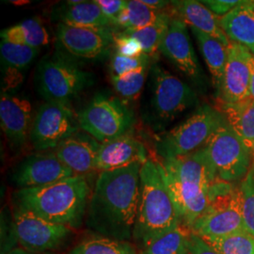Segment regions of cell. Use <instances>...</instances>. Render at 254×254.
I'll return each mask as SVG.
<instances>
[{
	"label": "cell",
	"mask_w": 254,
	"mask_h": 254,
	"mask_svg": "<svg viewBox=\"0 0 254 254\" xmlns=\"http://www.w3.org/2000/svg\"><path fill=\"white\" fill-rule=\"evenodd\" d=\"M37 88L47 102L70 105L92 83V74L63 54L45 58L38 66Z\"/></svg>",
	"instance_id": "obj_8"
},
{
	"label": "cell",
	"mask_w": 254,
	"mask_h": 254,
	"mask_svg": "<svg viewBox=\"0 0 254 254\" xmlns=\"http://www.w3.org/2000/svg\"><path fill=\"white\" fill-rule=\"evenodd\" d=\"M158 162L180 223L190 229L208 207L211 190L218 181L205 150Z\"/></svg>",
	"instance_id": "obj_2"
},
{
	"label": "cell",
	"mask_w": 254,
	"mask_h": 254,
	"mask_svg": "<svg viewBox=\"0 0 254 254\" xmlns=\"http://www.w3.org/2000/svg\"><path fill=\"white\" fill-rule=\"evenodd\" d=\"M171 6L173 7V15L183 20L188 26L217 39L224 46H229L231 44L221 28L220 18L200 1H172Z\"/></svg>",
	"instance_id": "obj_20"
},
{
	"label": "cell",
	"mask_w": 254,
	"mask_h": 254,
	"mask_svg": "<svg viewBox=\"0 0 254 254\" xmlns=\"http://www.w3.org/2000/svg\"><path fill=\"white\" fill-rule=\"evenodd\" d=\"M101 143L86 132H77L55 149V154L75 175L85 176L96 170Z\"/></svg>",
	"instance_id": "obj_18"
},
{
	"label": "cell",
	"mask_w": 254,
	"mask_h": 254,
	"mask_svg": "<svg viewBox=\"0 0 254 254\" xmlns=\"http://www.w3.org/2000/svg\"><path fill=\"white\" fill-rule=\"evenodd\" d=\"M57 37L66 52L77 59L101 60L109 53L115 36L110 27H81L59 24Z\"/></svg>",
	"instance_id": "obj_14"
},
{
	"label": "cell",
	"mask_w": 254,
	"mask_h": 254,
	"mask_svg": "<svg viewBox=\"0 0 254 254\" xmlns=\"http://www.w3.org/2000/svg\"><path fill=\"white\" fill-rule=\"evenodd\" d=\"M152 58L148 55L143 54L139 57L130 58L115 53L110 62L111 76H123L144 66H150Z\"/></svg>",
	"instance_id": "obj_34"
},
{
	"label": "cell",
	"mask_w": 254,
	"mask_h": 254,
	"mask_svg": "<svg viewBox=\"0 0 254 254\" xmlns=\"http://www.w3.org/2000/svg\"><path fill=\"white\" fill-rule=\"evenodd\" d=\"M172 17L173 15L171 13L164 10L154 24L136 30H124L123 33L135 38L142 47L143 54L148 55L153 59L159 53V48Z\"/></svg>",
	"instance_id": "obj_27"
},
{
	"label": "cell",
	"mask_w": 254,
	"mask_h": 254,
	"mask_svg": "<svg viewBox=\"0 0 254 254\" xmlns=\"http://www.w3.org/2000/svg\"><path fill=\"white\" fill-rule=\"evenodd\" d=\"M253 165H254V164H253Z\"/></svg>",
	"instance_id": "obj_42"
},
{
	"label": "cell",
	"mask_w": 254,
	"mask_h": 254,
	"mask_svg": "<svg viewBox=\"0 0 254 254\" xmlns=\"http://www.w3.org/2000/svg\"><path fill=\"white\" fill-rule=\"evenodd\" d=\"M141 163L101 172L88 205L89 227L99 236L133 238L140 194Z\"/></svg>",
	"instance_id": "obj_1"
},
{
	"label": "cell",
	"mask_w": 254,
	"mask_h": 254,
	"mask_svg": "<svg viewBox=\"0 0 254 254\" xmlns=\"http://www.w3.org/2000/svg\"><path fill=\"white\" fill-rule=\"evenodd\" d=\"M148 72H150L149 66H144L123 76H111V83L115 91L123 98L127 100H137L144 88Z\"/></svg>",
	"instance_id": "obj_32"
},
{
	"label": "cell",
	"mask_w": 254,
	"mask_h": 254,
	"mask_svg": "<svg viewBox=\"0 0 254 254\" xmlns=\"http://www.w3.org/2000/svg\"><path fill=\"white\" fill-rule=\"evenodd\" d=\"M190 230L201 237H220L246 230L239 184L217 182L211 190L208 207Z\"/></svg>",
	"instance_id": "obj_7"
},
{
	"label": "cell",
	"mask_w": 254,
	"mask_h": 254,
	"mask_svg": "<svg viewBox=\"0 0 254 254\" xmlns=\"http://www.w3.org/2000/svg\"><path fill=\"white\" fill-rule=\"evenodd\" d=\"M254 57L244 46L236 43L229 45L222 82L217 94L218 102L236 103L250 98Z\"/></svg>",
	"instance_id": "obj_16"
},
{
	"label": "cell",
	"mask_w": 254,
	"mask_h": 254,
	"mask_svg": "<svg viewBox=\"0 0 254 254\" xmlns=\"http://www.w3.org/2000/svg\"><path fill=\"white\" fill-rule=\"evenodd\" d=\"M201 238L220 254H254V236L246 230L220 237Z\"/></svg>",
	"instance_id": "obj_30"
},
{
	"label": "cell",
	"mask_w": 254,
	"mask_h": 254,
	"mask_svg": "<svg viewBox=\"0 0 254 254\" xmlns=\"http://www.w3.org/2000/svg\"><path fill=\"white\" fill-rule=\"evenodd\" d=\"M204 4L218 18L228 14L231 10L238 6L242 1L240 0H203L200 1Z\"/></svg>",
	"instance_id": "obj_37"
},
{
	"label": "cell",
	"mask_w": 254,
	"mask_h": 254,
	"mask_svg": "<svg viewBox=\"0 0 254 254\" xmlns=\"http://www.w3.org/2000/svg\"><path fill=\"white\" fill-rule=\"evenodd\" d=\"M250 98L254 99V57L253 62V71H252V77H251V86H250Z\"/></svg>",
	"instance_id": "obj_41"
},
{
	"label": "cell",
	"mask_w": 254,
	"mask_h": 254,
	"mask_svg": "<svg viewBox=\"0 0 254 254\" xmlns=\"http://www.w3.org/2000/svg\"><path fill=\"white\" fill-rule=\"evenodd\" d=\"M39 54V49L27 46L12 44L2 40L0 44L1 62L9 71L25 69Z\"/></svg>",
	"instance_id": "obj_31"
},
{
	"label": "cell",
	"mask_w": 254,
	"mask_h": 254,
	"mask_svg": "<svg viewBox=\"0 0 254 254\" xmlns=\"http://www.w3.org/2000/svg\"><path fill=\"white\" fill-rule=\"evenodd\" d=\"M69 254H137L136 249L127 241H120L103 236H94L82 240Z\"/></svg>",
	"instance_id": "obj_29"
},
{
	"label": "cell",
	"mask_w": 254,
	"mask_h": 254,
	"mask_svg": "<svg viewBox=\"0 0 254 254\" xmlns=\"http://www.w3.org/2000/svg\"><path fill=\"white\" fill-rule=\"evenodd\" d=\"M148 159L143 143L132 135L127 134L101 143L96 170L100 172L117 170L131 164L145 163Z\"/></svg>",
	"instance_id": "obj_19"
},
{
	"label": "cell",
	"mask_w": 254,
	"mask_h": 254,
	"mask_svg": "<svg viewBox=\"0 0 254 254\" xmlns=\"http://www.w3.org/2000/svg\"><path fill=\"white\" fill-rule=\"evenodd\" d=\"M13 234L21 248L34 253H53L68 241L72 228L50 222L16 204Z\"/></svg>",
	"instance_id": "obj_11"
},
{
	"label": "cell",
	"mask_w": 254,
	"mask_h": 254,
	"mask_svg": "<svg viewBox=\"0 0 254 254\" xmlns=\"http://www.w3.org/2000/svg\"><path fill=\"white\" fill-rule=\"evenodd\" d=\"M77 119L82 130L102 143L129 134L135 123L127 104L104 93L95 95Z\"/></svg>",
	"instance_id": "obj_9"
},
{
	"label": "cell",
	"mask_w": 254,
	"mask_h": 254,
	"mask_svg": "<svg viewBox=\"0 0 254 254\" xmlns=\"http://www.w3.org/2000/svg\"><path fill=\"white\" fill-rule=\"evenodd\" d=\"M220 26L231 43L244 46L254 56V1L243 0L220 18Z\"/></svg>",
	"instance_id": "obj_21"
},
{
	"label": "cell",
	"mask_w": 254,
	"mask_h": 254,
	"mask_svg": "<svg viewBox=\"0 0 254 254\" xmlns=\"http://www.w3.org/2000/svg\"><path fill=\"white\" fill-rule=\"evenodd\" d=\"M227 124L254 156V99L236 103L218 102Z\"/></svg>",
	"instance_id": "obj_23"
},
{
	"label": "cell",
	"mask_w": 254,
	"mask_h": 254,
	"mask_svg": "<svg viewBox=\"0 0 254 254\" xmlns=\"http://www.w3.org/2000/svg\"><path fill=\"white\" fill-rule=\"evenodd\" d=\"M191 31L197 41L201 56L208 67L213 86L216 89V94H218L227 61L228 46H224L217 39L209 36L194 27H191Z\"/></svg>",
	"instance_id": "obj_24"
},
{
	"label": "cell",
	"mask_w": 254,
	"mask_h": 254,
	"mask_svg": "<svg viewBox=\"0 0 254 254\" xmlns=\"http://www.w3.org/2000/svg\"><path fill=\"white\" fill-rule=\"evenodd\" d=\"M159 53L194 84L203 85L204 73L192 45L188 25L183 20L173 15Z\"/></svg>",
	"instance_id": "obj_13"
},
{
	"label": "cell",
	"mask_w": 254,
	"mask_h": 254,
	"mask_svg": "<svg viewBox=\"0 0 254 254\" xmlns=\"http://www.w3.org/2000/svg\"><path fill=\"white\" fill-rule=\"evenodd\" d=\"M180 224L158 161L149 158L140 171V194L133 238L141 248Z\"/></svg>",
	"instance_id": "obj_4"
},
{
	"label": "cell",
	"mask_w": 254,
	"mask_h": 254,
	"mask_svg": "<svg viewBox=\"0 0 254 254\" xmlns=\"http://www.w3.org/2000/svg\"><path fill=\"white\" fill-rule=\"evenodd\" d=\"M242 195V215L246 231L254 236V166L239 183Z\"/></svg>",
	"instance_id": "obj_33"
},
{
	"label": "cell",
	"mask_w": 254,
	"mask_h": 254,
	"mask_svg": "<svg viewBox=\"0 0 254 254\" xmlns=\"http://www.w3.org/2000/svg\"><path fill=\"white\" fill-rule=\"evenodd\" d=\"M227 123L222 112L208 104L200 105L190 118L170 131L160 134L155 150L161 159L193 154L207 144L210 138Z\"/></svg>",
	"instance_id": "obj_6"
},
{
	"label": "cell",
	"mask_w": 254,
	"mask_h": 254,
	"mask_svg": "<svg viewBox=\"0 0 254 254\" xmlns=\"http://www.w3.org/2000/svg\"><path fill=\"white\" fill-rule=\"evenodd\" d=\"M187 254H220L214 248L207 244L200 236L190 233Z\"/></svg>",
	"instance_id": "obj_38"
},
{
	"label": "cell",
	"mask_w": 254,
	"mask_h": 254,
	"mask_svg": "<svg viewBox=\"0 0 254 254\" xmlns=\"http://www.w3.org/2000/svg\"><path fill=\"white\" fill-rule=\"evenodd\" d=\"M161 13L162 11L148 7L141 0H130L119 15L115 26L125 30L140 29L154 24Z\"/></svg>",
	"instance_id": "obj_28"
},
{
	"label": "cell",
	"mask_w": 254,
	"mask_h": 254,
	"mask_svg": "<svg viewBox=\"0 0 254 254\" xmlns=\"http://www.w3.org/2000/svg\"><path fill=\"white\" fill-rule=\"evenodd\" d=\"M91 195L86 177L74 175L46 187L18 190L15 200L16 204L50 222L77 228L81 224Z\"/></svg>",
	"instance_id": "obj_3"
},
{
	"label": "cell",
	"mask_w": 254,
	"mask_h": 254,
	"mask_svg": "<svg viewBox=\"0 0 254 254\" xmlns=\"http://www.w3.org/2000/svg\"><path fill=\"white\" fill-rule=\"evenodd\" d=\"M114 45L117 51L116 53L122 56L135 58L143 55L142 47L136 39L133 37L127 36L123 32L115 36Z\"/></svg>",
	"instance_id": "obj_35"
},
{
	"label": "cell",
	"mask_w": 254,
	"mask_h": 254,
	"mask_svg": "<svg viewBox=\"0 0 254 254\" xmlns=\"http://www.w3.org/2000/svg\"><path fill=\"white\" fill-rule=\"evenodd\" d=\"M104 14L115 25L116 20L127 6V1L124 0H96Z\"/></svg>",
	"instance_id": "obj_36"
},
{
	"label": "cell",
	"mask_w": 254,
	"mask_h": 254,
	"mask_svg": "<svg viewBox=\"0 0 254 254\" xmlns=\"http://www.w3.org/2000/svg\"><path fill=\"white\" fill-rule=\"evenodd\" d=\"M141 1L148 7L159 11H163V9L171 6V3H172L169 1H161V0H141Z\"/></svg>",
	"instance_id": "obj_39"
},
{
	"label": "cell",
	"mask_w": 254,
	"mask_h": 254,
	"mask_svg": "<svg viewBox=\"0 0 254 254\" xmlns=\"http://www.w3.org/2000/svg\"><path fill=\"white\" fill-rule=\"evenodd\" d=\"M60 24L81 27H110L112 25L96 1H67L56 10Z\"/></svg>",
	"instance_id": "obj_22"
},
{
	"label": "cell",
	"mask_w": 254,
	"mask_h": 254,
	"mask_svg": "<svg viewBox=\"0 0 254 254\" xmlns=\"http://www.w3.org/2000/svg\"><path fill=\"white\" fill-rule=\"evenodd\" d=\"M75 174L55 154H30L13 169L11 182L19 190L52 185Z\"/></svg>",
	"instance_id": "obj_15"
},
{
	"label": "cell",
	"mask_w": 254,
	"mask_h": 254,
	"mask_svg": "<svg viewBox=\"0 0 254 254\" xmlns=\"http://www.w3.org/2000/svg\"><path fill=\"white\" fill-rule=\"evenodd\" d=\"M190 229L181 223L154 236L141 249L140 254H187Z\"/></svg>",
	"instance_id": "obj_26"
},
{
	"label": "cell",
	"mask_w": 254,
	"mask_h": 254,
	"mask_svg": "<svg viewBox=\"0 0 254 254\" xmlns=\"http://www.w3.org/2000/svg\"><path fill=\"white\" fill-rule=\"evenodd\" d=\"M5 254H55L53 253H34V252H30V251H27L25 250L21 247L19 248H13V249H10L7 253Z\"/></svg>",
	"instance_id": "obj_40"
},
{
	"label": "cell",
	"mask_w": 254,
	"mask_h": 254,
	"mask_svg": "<svg viewBox=\"0 0 254 254\" xmlns=\"http://www.w3.org/2000/svg\"><path fill=\"white\" fill-rule=\"evenodd\" d=\"M30 102L16 95L2 92L0 99L1 128L13 148H21L30 139L33 125Z\"/></svg>",
	"instance_id": "obj_17"
},
{
	"label": "cell",
	"mask_w": 254,
	"mask_h": 254,
	"mask_svg": "<svg viewBox=\"0 0 254 254\" xmlns=\"http://www.w3.org/2000/svg\"><path fill=\"white\" fill-rule=\"evenodd\" d=\"M1 38L12 44L37 49L49 44V34L42 22L37 18L27 19L15 26L3 29Z\"/></svg>",
	"instance_id": "obj_25"
},
{
	"label": "cell",
	"mask_w": 254,
	"mask_h": 254,
	"mask_svg": "<svg viewBox=\"0 0 254 254\" xmlns=\"http://www.w3.org/2000/svg\"><path fill=\"white\" fill-rule=\"evenodd\" d=\"M78 127L71 105L46 102L37 111L29 140L38 152L56 149L77 133Z\"/></svg>",
	"instance_id": "obj_12"
},
{
	"label": "cell",
	"mask_w": 254,
	"mask_h": 254,
	"mask_svg": "<svg viewBox=\"0 0 254 254\" xmlns=\"http://www.w3.org/2000/svg\"><path fill=\"white\" fill-rule=\"evenodd\" d=\"M150 73V100L145 118L154 130H163L187 110L200 107L196 91L159 64H153Z\"/></svg>",
	"instance_id": "obj_5"
},
{
	"label": "cell",
	"mask_w": 254,
	"mask_h": 254,
	"mask_svg": "<svg viewBox=\"0 0 254 254\" xmlns=\"http://www.w3.org/2000/svg\"><path fill=\"white\" fill-rule=\"evenodd\" d=\"M218 181L239 184L254 164L252 154L227 123L203 147Z\"/></svg>",
	"instance_id": "obj_10"
}]
</instances>
